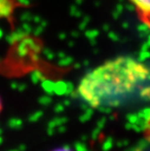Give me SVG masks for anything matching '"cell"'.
Returning <instances> with one entry per match:
<instances>
[{"label":"cell","mask_w":150,"mask_h":151,"mask_svg":"<svg viewBox=\"0 0 150 151\" xmlns=\"http://www.w3.org/2000/svg\"><path fill=\"white\" fill-rule=\"evenodd\" d=\"M144 137L148 141H150V110L148 112V116L144 125Z\"/></svg>","instance_id":"obj_4"},{"label":"cell","mask_w":150,"mask_h":151,"mask_svg":"<svg viewBox=\"0 0 150 151\" xmlns=\"http://www.w3.org/2000/svg\"><path fill=\"white\" fill-rule=\"evenodd\" d=\"M53 151H73L68 147H60V148H57V149H54Z\"/></svg>","instance_id":"obj_5"},{"label":"cell","mask_w":150,"mask_h":151,"mask_svg":"<svg viewBox=\"0 0 150 151\" xmlns=\"http://www.w3.org/2000/svg\"><path fill=\"white\" fill-rule=\"evenodd\" d=\"M77 94L93 108H113L150 99V67L131 57L101 63L79 82Z\"/></svg>","instance_id":"obj_1"},{"label":"cell","mask_w":150,"mask_h":151,"mask_svg":"<svg viewBox=\"0 0 150 151\" xmlns=\"http://www.w3.org/2000/svg\"><path fill=\"white\" fill-rule=\"evenodd\" d=\"M139 19L150 29V0H130Z\"/></svg>","instance_id":"obj_2"},{"label":"cell","mask_w":150,"mask_h":151,"mask_svg":"<svg viewBox=\"0 0 150 151\" xmlns=\"http://www.w3.org/2000/svg\"><path fill=\"white\" fill-rule=\"evenodd\" d=\"M1 110H2V101L1 99H0V113H1Z\"/></svg>","instance_id":"obj_6"},{"label":"cell","mask_w":150,"mask_h":151,"mask_svg":"<svg viewBox=\"0 0 150 151\" xmlns=\"http://www.w3.org/2000/svg\"><path fill=\"white\" fill-rule=\"evenodd\" d=\"M21 4L17 0H0V20L10 19Z\"/></svg>","instance_id":"obj_3"}]
</instances>
